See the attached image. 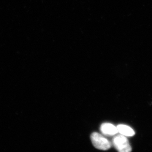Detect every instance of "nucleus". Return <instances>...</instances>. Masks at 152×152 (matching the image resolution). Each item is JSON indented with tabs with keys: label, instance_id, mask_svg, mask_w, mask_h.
Segmentation results:
<instances>
[{
	"label": "nucleus",
	"instance_id": "nucleus-4",
	"mask_svg": "<svg viewBox=\"0 0 152 152\" xmlns=\"http://www.w3.org/2000/svg\"><path fill=\"white\" fill-rule=\"evenodd\" d=\"M118 132L122 135L128 137H132L135 134L134 131L132 128L126 125L121 124L117 126Z\"/></svg>",
	"mask_w": 152,
	"mask_h": 152
},
{
	"label": "nucleus",
	"instance_id": "nucleus-2",
	"mask_svg": "<svg viewBox=\"0 0 152 152\" xmlns=\"http://www.w3.org/2000/svg\"><path fill=\"white\" fill-rule=\"evenodd\" d=\"M113 143L115 148L120 152H129L132 147L128 139L123 135L115 136L113 139Z\"/></svg>",
	"mask_w": 152,
	"mask_h": 152
},
{
	"label": "nucleus",
	"instance_id": "nucleus-1",
	"mask_svg": "<svg viewBox=\"0 0 152 152\" xmlns=\"http://www.w3.org/2000/svg\"><path fill=\"white\" fill-rule=\"evenodd\" d=\"M91 140L94 146L98 149L106 151L110 149L111 145L107 139L98 133H92L91 135Z\"/></svg>",
	"mask_w": 152,
	"mask_h": 152
},
{
	"label": "nucleus",
	"instance_id": "nucleus-3",
	"mask_svg": "<svg viewBox=\"0 0 152 152\" xmlns=\"http://www.w3.org/2000/svg\"><path fill=\"white\" fill-rule=\"evenodd\" d=\"M101 132L106 135H113L118 132L117 127L110 123H104L101 125Z\"/></svg>",
	"mask_w": 152,
	"mask_h": 152
}]
</instances>
